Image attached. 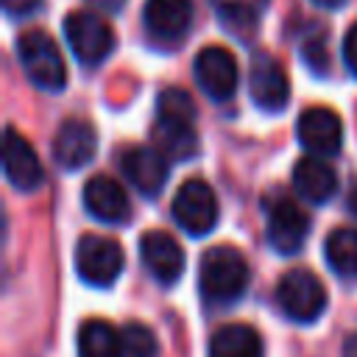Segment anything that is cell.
<instances>
[{
    "label": "cell",
    "instance_id": "52a82bcc",
    "mask_svg": "<svg viewBox=\"0 0 357 357\" xmlns=\"http://www.w3.org/2000/svg\"><path fill=\"white\" fill-rule=\"evenodd\" d=\"M192 75H195V84L201 86V92L218 103L229 100L240 84L237 59L220 45H206L198 50V56L192 61Z\"/></svg>",
    "mask_w": 357,
    "mask_h": 357
},
{
    "label": "cell",
    "instance_id": "44dd1931",
    "mask_svg": "<svg viewBox=\"0 0 357 357\" xmlns=\"http://www.w3.org/2000/svg\"><path fill=\"white\" fill-rule=\"evenodd\" d=\"M324 257L326 265L343 276V279H357V229L354 226H340L326 234L324 243Z\"/></svg>",
    "mask_w": 357,
    "mask_h": 357
},
{
    "label": "cell",
    "instance_id": "5b68a950",
    "mask_svg": "<svg viewBox=\"0 0 357 357\" xmlns=\"http://www.w3.org/2000/svg\"><path fill=\"white\" fill-rule=\"evenodd\" d=\"M123 265H126V254L120 243L109 237L86 234L75 245V271L81 282L92 287H112L123 273Z\"/></svg>",
    "mask_w": 357,
    "mask_h": 357
},
{
    "label": "cell",
    "instance_id": "277c9868",
    "mask_svg": "<svg viewBox=\"0 0 357 357\" xmlns=\"http://www.w3.org/2000/svg\"><path fill=\"white\" fill-rule=\"evenodd\" d=\"M64 36H67V45H70L73 56L81 64H89V67L100 64L114 47V31H112V25L103 20V14L98 8L67 14Z\"/></svg>",
    "mask_w": 357,
    "mask_h": 357
},
{
    "label": "cell",
    "instance_id": "603a6c76",
    "mask_svg": "<svg viewBox=\"0 0 357 357\" xmlns=\"http://www.w3.org/2000/svg\"><path fill=\"white\" fill-rule=\"evenodd\" d=\"M156 117L159 120H173V123H192L195 126V103L190 92L178 86H167L156 98Z\"/></svg>",
    "mask_w": 357,
    "mask_h": 357
},
{
    "label": "cell",
    "instance_id": "7a4b0ae2",
    "mask_svg": "<svg viewBox=\"0 0 357 357\" xmlns=\"http://www.w3.org/2000/svg\"><path fill=\"white\" fill-rule=\"evenodd\" d=\"M17 59L28 81L45 92H61L67 84V67L59 45L50 33L31 28L17 39Z\"/></svg>",
    "mask_w": 357,
    "mask_h": 357
},
{
    "label": "cell",
    "instance_id": "f1b7e54d",
    "mask_svg": "<svg viewBox=\"0 0 357 357\" xmlns=\"http://www.w3.org/2000/svg\"><path fill=\"white\" fill-rule=\"evenodd\" d=\"M315 6H321V8H340L346 0H312Z\"/></svg>",
    "mask_w": 357,
    "mask_h": 357
},
{
    "label": "cell",
    "instance_id": "d4e9b609",
    "mask_svg": "<svg viewBox=\"0 0 357 357\" xmlns=\"http://www.w3.org/2000/svg\"><path fill=\"white\" fill-rule=\"evenodd\" d=\"M340 53H343V64L351 75H357V22L346 31L343 36V45H340Z\"/></svg>",
    "mask_w": 357,
    "mask_h": 357
},
{
    "label": "cell",
    "instance_id": "e0dca14e",
    "mask_svg": "<svg viewBox=\"0 0 357 357\" xmlns=\"http://www.w3.org/2000/svg\"><path fill=\"white\" fill-rule=\"evenodd\" d=\"M293 187L310 204H326L337 192V173L324 156H304L293 167Z\"/></svg>",
    "mask_w": 357,
    "mask_h": 357
},
{
    "label": "cell",
    "instance_id": "3957f363",
    "mask_svg": "<svg viewBox=\"0 0 357 357\" xmlns=\"http://www.w3.org/2000/svg\"><path fill=\"white\" fill-rule=\"evenodd\" d=\"M276 304L290 321L312 324L326 310V287L312 271L293 268L276 284Z\"/></svg>",
    "mask_w": 357,
    "mask_h": 357
},
{
    "label": "cell",
    "instance_id": "4fadbf2b",
    "mask_svg": "<svg viewBox=\"0 0 357 357\" xmlns=\"http://www.w3.org/2000/svg\"><path fill=\"white\" fill-rule=\"evenodd\" d=\"M139 259L148 268V273L159 284H165V287L178 282V276L184 271V251H181V245L173 240V234H167L162 229L145 231L139 237Z\"/></svg>",
    "mask_w": 357,
    "mask_h": 357
},
{
    "label": "cell",
    "instance_id": "ba28073f",
    "mask_svg": "<svg viewBox=\"0 0 357 357\" xmlns=\"http://www.w3.org/2000/svg\"><path fill=\"white\" fill-rule=\"evenodd\" d=\"M307 234H310V218L298 206V201H293L290 195H279L268 204L265 237L276 254L287 257L301 251V245L307 243Z\"/></svg>",
    "mask_w": 357,
    "mask_h": 357
},
{
    "label": "cell",
    "instance_id": "9a60e30c",
    "mask_svg": "<svg viewBox=\"0 0 357 357\" xmlns=\"http://www.w3.org/2000/svg\"><path fill=\"white\" fill-rule=\"evenodd\" d=\"M95 148H98V134L81 117L64 120L53 137V159L64 170H81L84 165H89Z\"/></svg>",
    "mask_w": 357,
    "mask_h": 357
},
{
    "label": "cell",
    "instance_id": "f546056e",
    "mask_svg": "<svg viewBox=\"0 0 357 357\" xmlns=\"http://www.w3.org/2000/svg\"><path fill=\"white\" fill-rule=\"evenodd\" d=\"M349 209L357 215V184L351 187V192H349Z\"/></svg>",
    "mask_w": 357,
    "mask_h": 357
},
{
    "label": "cell",
    "instance_id": "30bf717a",
    "mask_svg": "<svg viewBox=\"0 0 357 357\" xmlns=\"http://www.w3.org/2000/svg\"><path fill=\"white\" fill-rule=\"evenodd\" d=\"M3 173L8 184L20 192H33L45 181V167L33 145L11 126L6 128V137H3Z\"/></svg>",
    "mask_w": 357,
    "mask_h": 357
},
{
    "label": "cell",
    "instance_id": "6da1fadb",
    "mask_svg": "<svg viewBox=\"0 0 357 357\" xmlns=\"http://www.w3.org/2000/svg\"><path fill=\"white\" fill-rule=\"evenodd\" d=\"M251 271L245 257L234 245H212L201 257V271H198V287L206 304H234L243 298L248 287Z\"/></svg>",
    "mask_w": 357,
    "mask_h": 357
},
{
    "label": "cell",
    "instance_id": "ffe728a7",
    "mask_svg": "<svg viewBox=\"0 0 357 357\" xmlns=\"http://www.w3.org/2000/svg\"><path fill=\"white\" fill-rule=\"evenodd\" d=\"M153 142L167 159H176V162H187L198 153V134L192 123H173V120L156 117Z\"/></svg>",
    "mask_w": 357,
    "mask_h": 357
},
{
    "label": "cell",
    "instance_id": "8992f818",
    "mask_svg": "<svg viewBox=\"0 0 357 357\" xmlns=\"http://www.w3.org/2000/svg\"><path fill=\"white\" fill-rule=\"evenodd\" d=\"M173 218L176 223L192 234H209L218 223V195L204 178H187L173 195Z\"/></svg>",
    "mask_w": 357,
    "mask_h": 357
},
{
    "label": "cell",
    "instance_id": "4316f807",
    "mask_svg": "<svg viewBox=\"0 0 357 357\" xmlns=\"http://www.w3.org/2000/svg\"><path fill=\"white\" fill-rule=\"evenodd\" d=\"M89 6L98 8L100 14H117L126 6V0H89Z\"/></svg>",
    "mask_w": 357,
    "mask_h": 357
},
{
    "label": "cell",
    "instance_id": "2e32d148",
    "mask_svg": "<svg viewBox=\"0 0 357 357\" xmlns=\"http://www.w3.org/2000/svg\"><path fill=\"white\" fill-rule=\"evenodd\" d=\"M142 22L151 36L162 42H178L192 25V0H148Z\"/></svg>",
    "mask_w": 357,
    "mask_h": 357
},
{
    "label": "cell",
    "instance_id": "d6986e66",
    "mask_svg": "<svg viewBox=\"0 0 357 357\" xmlns=\"http://www.w3.org/2000/svg\"><path fill=\"white\" fill-rule=\"evenodd\" d=\"M78 357H123V335L103 318H89L78 329Z\"/></svg>",
    "mask_w": 357,
    "mask_h": 357
},
{
    "label": "cell",
    "instance_id": "7c38bea8",
    "mask_svg": "<svg viewBox=\"0 0 357 357\" xmlns=\"http://www.w3.org/2000/svg\"><path fill=\"white\" fill-rule=\"evenodd\" d=\"M120 167H123V176L128 178V184L148 198L159 195L170 176V159L156 145L153 148H148V145L128 148L120 159Z\"/></svg>",
    "mask_w": 357,
    "mask_h": 357
},
{
    "label": "cell",
    "instance_id": "484cf974",
    "mask_svg": "<svg viewBox=\"0 0 357 357\" xmlns=\"http://www.w3.org/2000/svg\"><path fill=\"white\" fill-rule=\"evenodd\" d=\"M3 3V11L11 14V17H28L39 8L42 0H0Z\"/></svg>",
    "mask_w": 357,
    "mask_h": 357
},
{
    "label": "cell",
    "instance_id": "ac0fdd59",
    "mask_svg": "<svg viewBox=\"0 0 357 357\" xmlns=\"http://www.w3.org/2000/svg\"><path fill=\"white\" fill-rule=\"evenodd\" d=\"M209 357H265L262 337L254 326L226 324L209 337Z\"/></svg>",
    "mask_w": 357,
    "mask_h": 357
},
{
    "label": "cell",
    "instance_id": "8fae6325",
    "mask_svg": "<svg viewBox=\"0 0 357 357\" xmlns=\"http://www.w3.org/2000/svg\"><path fill=\"white\" fill-rule=\"evenodd\" d=\"M296 137L307 153L326 159V156H335L343 145V123L332 109L312 106L298 114Z\"/></svg>",
    "mask_w": 357,
    "mask_h": 357
},
{
    "label": "cell",
    "instance_id": "7402d4cb",
    "mask_svg": "<svg viewBox=\"0 0 357 357\" xmlns=\"http://www.w3.org/2000/svg\"><path fill=\"white\" fill-rule=\"evenodd\" d=\"M268 0H215L220 22L240 39L251 36L259 25V14Z\"/></svg>",
    "mask_w": 357,
    "mask_h": 357
},
{
    "label": "cell",
    "instance_id": "83f0119b",
    "mask_svg": "<svg viewBox=\"0 0 357 357\" xmlns=\"http://www.w3.org/2000/svg\"><path fill=\"white\" fill-rule=\"evenodd\" d=\"M343 357H357V335H351L343 346Z\"/></svg>",
    "mask_w": 357,
    "mask_h": 357
},
{
    "label": "cell",
    "instance_id": "cb8c5ba5",
    "mask_svg": "<svg viewBox=\"0 0 357 357\" xmlns=\"http://www.w3.org/2000/svg\"><path fill=\"white\" fill-rule=\"evenodd\" d=\"M120 335H123V357H156L159 354L156 335L142 321H128L120 329Z\"/></svg>",
    "mask_w": 357,
    "mask_h": 357
},
{
    "label": "cell",
    "instance_id": "9c48e42d",
    "mask_svg": "<svg viewBox=\"0 0 357 357\" xmlns=\"http://www.w3.org/2000/svg\"><path fill=\"white\" fill-rule=\"evenodd\" d=\"M248 95L262 112H282L290 100L284 67L271 53H257L248 64Z\"/></svg>",
    "mask_w": 357,
    "mask_h": 357
},
{
    "label": "cell",
    "instance_id": "5bb4252c",
    "mask_svg": "<svg viewBox=\"0 0 357 357\" xmlns=\"http://www.w3.org/2000/svg\"><path fill=\"white\" fill-rule=\"evenodd\" d=\"M84 206L106 226H123L131 218V201L123 184L112 176H95L84 184Z\"/></svg>",
    "mask_w": 357,
    "mask_h": 357
}]
</instances>
